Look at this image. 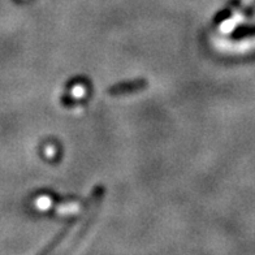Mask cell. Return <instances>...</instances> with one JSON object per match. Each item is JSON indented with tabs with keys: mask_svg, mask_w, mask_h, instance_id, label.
I'll return each instance as SVG.
<instances>
[{
	"mask_svg": "<svg viewBox=\"0 0 255 255\" xmlns=\"http://www.w3.org/2000/svg\"><path fill=\"white\" fill-rule=\"evenodd\" d=\"M253 1H254V0H242L241 5H242V8H246V7H249V5L253 3Z\"/></svg>",
	"mask_w": 255,
	"mask_h": 255,
	"instance_id": "cell-6",
	"label": "cell"
},
{
	"mask_svg": "<svg viewBox=\"0 0 255 255\" xmlns=\"http://www.w3.org/2000/svg\"><path fill=\"white\" fill-rule=\"evenodd\" d=\"M244 21V16L241 15V13H236V15L233 16L230 20H227L226 23H223L222 26H220V30H222L223 33H230L234 30V28L237 26L238 23H242Z\"/></svg>",
	"mask_w": 255,
	"mask_h": 255,
	"instance_id": "cell-1",
	"label": "cell"
},
{
	"mask_svg": "<svg viewBox=\"0 0 255 255\" xmlns=\"http://www.w3.org/2000/svg\"><path fill=\"white\" fill-rule=\"evenodd\" d=\"M85 87L82 85H76L72 89V96L73 98H76V99H80V98H82V96L85 95Z\"/></svg>",
	"mask_w": 255,
	"mask_h": 255,
	"instance_id": "cell-4",
	"label": "cell"
},
{
	"mask_svg": "<svg viewBox=\"0 0 255 255\" xmlns=\"http://www.w3.org/2000/svg\"><path fill=\"white\" fill-rule=\"evenodd\" d=\"M45 152H46V155H47L48 158H52V156H55L56 148L54 147V146H47V147L45 148Z\"/></svg>",
	"mask_w": 255,
	"mask_h": 255,
	"instance_id": "cell-5",
	"label": "cell"
},
{
	"mask_svg": "<svg viewBox=\"0 0 255 255\" xmlns=\"http://www.w3.org/2000/svg\"><path fill=\"white\" fill-rule=\"evenodd\" d=\"M51 204H52V200L50 197H39L37 200H35V206H37L38 210H41V211H46L48 210V208L51 207Z\"/></svg>",
	"mask_w": 255,
	"mask_h": 255,
	"instance_id": "cell-3",
	"label": "cell"
},
{
	"mask_svg": "<svg viewBox=\"0 0 255 255\" xmlns=\"http://www.w3.org/2000/svg\"><path fill=\"white\" fill-rule=\"evenodd\" d=\"M81 210V206L78 203H70V204H64V206H59L57 207V212L59 215H73L77 214L78 211Z\"/></svg>",
	"mask_w": 255,
	"mask_h": 255,
	"instance_id": "cell-2",
	"label": "cell"
}]
</instances>
